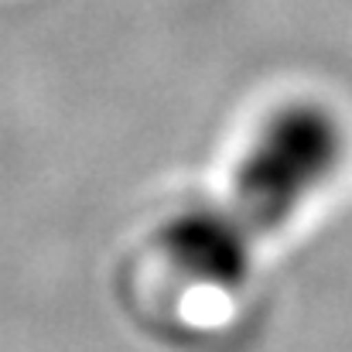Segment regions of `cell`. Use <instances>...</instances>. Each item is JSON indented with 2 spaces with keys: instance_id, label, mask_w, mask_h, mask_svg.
<instances>
[{
  "instance_id": "cell-1",
  "label": "cell",
  "mask_w": 352,
  "mask_h": 352,
  "mask_svg": "<svg viewBox=\"0 0 352 352\" xmlns=\"http://www.w3.org/2000/svg\"><path fill=\"white\" fill-rule=\"evenodd\" d=\"M349 123L318 96L298 93L256 120L230 175L226 202L256 239L284 233L349 164Z\"/></svg>"
},
{
  "instance_id": "cell-2",
  "label": "cell",
  "mask_w": 352,
  "mask_h": 352,
  "mask_svg": "<svg viewBox=\"0 0 352 352\" xmlns=\"http://www.w3.org/2000/svg\"><path fill=\"white\" fill-rule=\"evenodd\" d=\"M256 243L260 239L226 199L188 202L154 233V250L175 277L223 294H236L250 284Z\"/></svg>"
}]
</instances>
